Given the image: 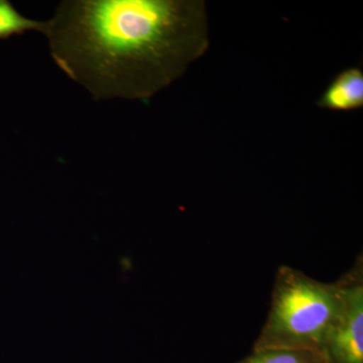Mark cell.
Returning a JSON list of instances; mask_svg holds the SVG:
<instances>
[{
  "mask_svg": "<svg viewBox=\"0 0 363 363\" xmlns=\"http://www.w3.org/2000/svg\"><path fill=\"white\" fill-rule=\"evenodd\" d=\"M320 108L338 112L359 111L363 107V71L350 67L329 83L317 101Z\"/></svg>",
  "mask_w": 363,
  "mask_h": 363,
  "instance_id": "obj_4",
  "label": "cell"
},
{
  "mask_svg": "<svg viewBox=\"0 0 363 363\" xmlns=\"http://www.w3.org/2000/svg\"><path fill=\"white\" fill-rule=\"evenodd\" d=\"M236 363H326L319 351L267 348L252 350Z\"/></svg>",
  "mask_w": 363,
  "mask_h": 363,
  "instance_id": "obj_5",
  "label": "cell"
},
{
  "mask_svg": "<svg viewBox=\"0 0 363 363\" xmlns=\"http://www.w3.org/2000/svg\"><path fill=\"white\" fill-rule=\"evenodd\" d=\"M339 305L321 353L326 363H363V257L336 281Z\"/></svg>",
  "mask_w": 363,
  "mask_h": 363,
  "instance_id": "obj_3",
  "label": "cell"
},
{
  "mask_svg": "<svg viewBox=\"0 0 363 363\" xmlns=\"http://www.w3.org/2000/svg\"><path fill=\"white\" fill-rule=\"evenodd\" d=\"M45 23L56 65L100 101H149L210 45L204 0H65Z\"/></svg>",
  "mask_w": 363,
  "mask_h": 363,
  "instance_id": "obj_1",
  "label": "cell"
},
{
  "mask_svg": "<svg viewBox=\"0 0 363 363\" xmlns=\"http://www.w3.org/2000/svg\"><path fill=\"white\" fill-rule=\"evenodd\" d=\"M339 305L336 281L323 283L292 267L277 272L271 308L252 350L322 347Z\"/></svg>",
  "mask_w": 363,
  "mask_h": 363,
  "instance_id": "obj_2",
  "label": "cell"
},
{
  "mask_svg": "<svg viewBox=\"0 0 363 363\" xmlns=\"http://www.w3.org/2000/svg\"><path fill=\"white\" fill-rule=\"evenodd\" d=\"M45 21L26 18L9 0H0V40L11 39L28 32L44 33Z\"/></svg>",
  "mask_w": 363,
  "mask_h": 363,
  "instance_id": "obj_6",
  "label": "cell"
}]
</instances>
